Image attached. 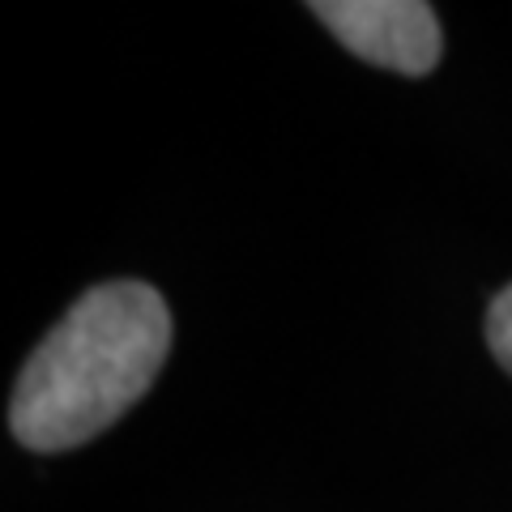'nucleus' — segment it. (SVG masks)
Listing matches in <instances>:
<instances>
[{
  "instance_id": "nucleus-3",
  "label": "nucleus",
  "mask_w": 512,
  "mask_h": 512,
  "mask_svg": "<svg viewBox=\"0 0 512 512\" xmlns=\"http://www.w3.org/2000/svg\"><path fill=\"white\" fill-rule=\"evenodd\" d=\"M487 346L512 372V286H504V291L495 295L491 312H487Z\"/></svg>"
},
{
  "instance_id": "nucleus-1",
  "label": "nucleus",
  "mask_w": 512,
  "mask_h": 512,
  "mask_svg": "<svg viewBox=\"0 0 512 512\" xmlns=\"http://www.w3.org/2000/svg\"><path fill=\"white\" fill-rule=\"evenodd\" d=\"M171 350V312L146 282H103L60 316L26 359L9 427L35 453L86 444L154 384Z\"/></svg>"
},
{
  "instance_id": "nucleus-2",
  "label": "nucleus",
  "mask_w": 512,
  "mask_h": 512,
  "mask_svg": "<svg viewBox=\"0 0 512 512\" xmlns=\"http://www.w3.org/2000/svg\"><path fill=\"white\" fill-rule=\"evenodd\" d=\"M312 13L367 64L406 77H423L440 64L436 9L419 0H316Z\"/></svg>"
}]
</instances>
